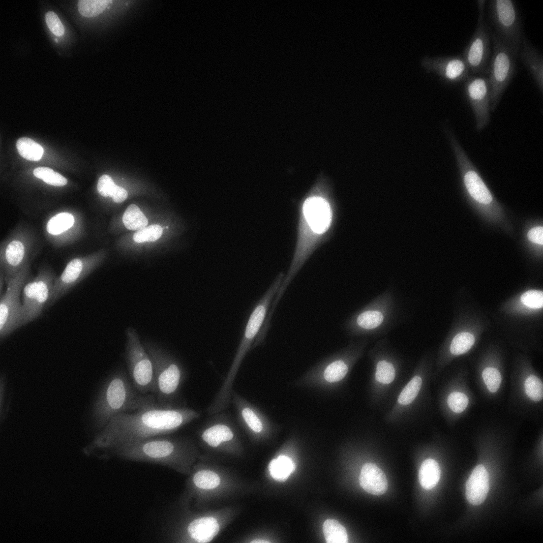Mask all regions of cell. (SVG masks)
<instances>
[{
    "label": "cell",
    "instance_id": "obj_1",
    "mask_svg": "<svg viewBox=\"0 0 543 543\" xmlns=\"http://www.w3.org/2000/svg\"><path fill=\"white\" fill-rule=\"evenodd\" d=\"M200 413L185 407L164 408L156 400L133 411L113 417L93 444L111 456L142 440L171 433L198 419Z\"/></svg>",
    "mask_w": 543,
    "mask_h": 543
},
{
    "label": "cell",
    "instance_id": "obj_2",
    "mask_svg": "<svg viewBox=\"0 0 543 543\" xmlns=\"http://www.w3.org/2000/svg\"><path fill=\"white\" fill-rule=\"evenodd\" d=\"M337 207L323 196L312 194L299 207L296 249L284 280L291 283L314 250L332 233Z\"/></svg>",
    "mask_w": 543,
    "mask_h": 543
},
{
    "label": "cell",
    "instance_id": "obj_3",
    "mask_svg": "<svg viewBox=\"0 0 543 543\" xmlns=\"http://www.w3.org/2000/svg\"><path fill=\"white\" fill-rule=\"evenodd\" d=\"M284 276L282 272L278 274L252 312L233 362L215 395L216 399L219 402L228 403L231 401L232 387L238 370L267 318L269 308L282 284Z\"/></svg>",
    "mask_w": 543,
    "mask_h": 543
},
{
    "label": "cell",
    "instance_id": "obj_4",
    "mask_svg": "<svg viewBox=\"0 0 543 543\" xmlns=\"http://www.w3.org/2000/svg\"><path fill=\"white\" fill-rule=\"evenodd\" d=\"M104 391L96 408L100 424L121 413L137 410L156 400L153 394L140 393L123 370L112 377Z\"/></svg>",
    "mask_w": 543,
    "mask_h": 543
},
{
    "label": "cell",
    "instance_id": "obj_5",
    "mask_svg": "<svg viewBox=\"0 0 543 543\" xmlns=\"http://www.w3.org/2000/svg\"><path fill=\"white\" fill-rule=\"evenodd\" d=\"M192 449L186 442L166 436L151 437L118 452L115 456L122 460L148 462L175 467Z\"/></svg>",
    "mask_w": 543,
    "mask_h": 543
},
{
    "label": "cell",
    "instance_id": "obj_6",
    "mask_svg": "<svg viewBox=\"0 0 543 543\" xmlns=\"http://www.w3.org/2000/svg\"><path fill=\"white\" fill-rule=\"evenodd\" d=\"M144 346L153 366L157 385L155 395L157 403L164 408L177 407L175 402L185 376L182 365L158 345L146 342Z\"/></svg>",
    "mask_w": 543,
    "mask_h": 543
},
{
    "label": "cell",
    "instance_id": "obj_7",
    "mask_svg": "<svg viewBox=\"0 0 543 543\" xmlns=\"http://www.w3.org/2000/svg\"><path fill=\"white\" fill-rule=\"evenodd\" d=\"M486 3L491 31L518 58L524 34L515 1L489 0Z\"/></svg>",
    "mask_w": 543,
    "mask_h": 543
},
{
    "label": "cell",
    "instance_id": "obj_8",
    "mask_svg": "<svg viewBox=\"0 0 543 543\" xmlns=\"http://www.w3.org/2000/svg\"><path fill=\"white\" fill-rule=\"evenodd\" d=\"M125 335L124 357L133 384L142 394L155 395L157 385L151 358L134 328L128 327Z\"/></svg>",
    "mask_w": 543,
    "mask_h": 543
},
{
    "label": "cell",
    "instance_id": "obj_9",
    "mask_svg": "<svg viewBox=\"0 0 543 543\" xmlns=\"http://www.w3.org/2000/svg\"><path fill=\"white\" fill-rule=\"evenodd\" d=\"M492 53L487 77L490 94V109L494 111L516 71V60L511 51L491 31Z\"/></svg>",
    "mask_w": 543,
    "mask_h": 543
},
{
    "label": "cell",
    "instance_id": "obj_10",
    "mask_svg": "<svg viewBox=\"0 0 543 543\" xmlns=\"http://www.w3.org/2000/svg\"><path fill=\"white\" fill-rule=\"evenodd\" d=\"M30 263L14 276L5 280L6 289L0 295V336L4 338L24 325L20 295L30 274Z\"/></svg>",
    "mask_w": 543,
    "mask_h": 543
},
{
    "label": "cell",
    "instance_id": "obj_11",
    "mask_svg": "<svg viewBox=\"0 0 543 543\" xmlns=\"http://www.w3.org/2000/svg\"><path fill=\"white\" fill-rule=\"evenodd\" d=\"M34 238L24 227L14 229L0 245V272L5 280L15 275L30 263Z\"/></svg>",
    "mask_w": 543,
    "mask_h": 543
},
{
    "label": "cell",
    "instance_id": "obj_12",
    "mask_svg": "<svg viewBox=\"0 0 543 543\" xmlns=\"http://www.w3.org/2000/svg\"><path fill=\"white\" fill-rule=\"evenodd\" d=\"M491 45L490 26L485 20L484 14H479L475 31L462 54L470 74L487 76Z\"/></svg>",
    "mask_w": 543,
    "mask_h": 543
},
{
    "label": "cell",
    "instance_id": "obj_13",
    "mask_svg": "<svg viewBox=\"0 0 543 543\" xmlns=\"http://www.w3.org/2000/svg\"><path fill=\"white\" fill-rule=\"evenodd\" d=\"M464 82V90L475 117L476 129L481 131L490 121V94L487 76L470 74Z\"/></svg>",
    "mask_w": 543,
    "mask_h": 543
},
{
    "label": "cell",
    "instance_id": "obj_14",
    "mask_svg": "<svg viewBox=\"0 0 543 543\" xmlns=\"http://www.w3.org/2000/svg\"><path fill=\"white\" fill-rule=\"evenodd\" d=\"M81 215L72 210H63L51 216L45 225L48 239L56 247L74 241L81 236Z\"/></svg>",
    "mask_w": 543,
    "mask_h": 543
},
{
    "label": "cell",
    "instance_id": "obj_15",
    "mask_svg": "<svg viewBox=\"0 0 543 543\" xmlns=\"http://www.w3.org/2000/svg\"><path fill=\"white\" fill-rule=\"evenodd\" d=\"M97 256H79L70 260L54 283L50 304L53 303L80 282L96 266Z\"/></svg>",
    "mask_w": 543,
    "mask_h": 543
},
{
    "label": "cell",
    "instance_id": "obj_16",
    "mask_svg": "<svg viewBox=\"0 0 543 543\" xmlns=\"http://www.w3.org/2000/svg\"><path fill=\"white\" fill-rule=\"evenodd\" d=\"M212 416L210 423L201 433L202 440L214 448L233 441L235 433L229 416L221 413Z\"/></svg>",
    "mask_w": 543,
    "mask_h": 543
},
{
    "label": "cell",
    "instance_id": "obj_17",
    "mask_svg": "<svg viewBox=\"0 0 543 543\" xmlns=\"http://www.w3.org/2000/svg\"><path fill=\"white\" fill-rule=\"evenodd\" d=\"M56 277L54 272L47 266L41 268L34 277L35 302L31 321L40 316L45 307L50 304Z\"/></svg>",
    "mask_w": 543,
    "mask_h": 543
},
{
    "label": "cell",
    "instance_id": "obj_18",
    "mask_svg": "<svg viewBox=\"0 0 543 543\" xmlns=\"http://www.w3.org/2000/svg\"><path fill=\"white\" fill-rule=\"evenodd\" d=\"M528 69L541 94L543 91V58L542 53L524 35L518 55Z\"/></svg>",
    "mask_w": 543,
    "mask_h": 543
},
{
    "label": "cell",
    "instance_id": "obj_19",
    "mask_svg": "<svg viewBox=\"0 0 543 543\" xmlns=\"http://www.w3.org/2000/svg\"><path fill=\"white\" fill-rule=\"evenodd\" d=\"M489 490V477L487 471L482 465L476 466L466 484V496L472 504L478 505L485 499Z\"/></svg>",
    "mask_w": 543,
    "mask_h": 543
},
{
    "label": "cell",
    "instance_id": "obj_20",
    "mask_svg": "<svg viewBox=\"0 0 543 543\" xmlns=\"http://www.w3.org/2000/svg\"><path fill=\"white\" fill-rule=\"evenodd\" d=\"M359 482L364 490L373 495H382L388 488V482L385 474L373 463H366L363 465L359 477Z\"/></svg>",
    "mask_w": 543,
    "mask_h": 543
},
{
    "label": "cell",
    "instance_id": "obj_21",
    "mask_svg": "<svg viewBox=\"0 0 543 543\" xmlns=\"http://www.w3.org/2000/svg\"><path fill=\"white\" fill-rule=\"evenodd\" d=\"M433 68L453 82H465L470 74L468 66L462 55L434 61Z\"/></svg>",
    "mask_w": 543,
    "mask_h": 543
},
{
    "label": "cell",
    "instance_id": "obj_22",
    "mask_svg": "<svg viewBox=\"0 0 543 543\" xmlns=\"http://www.w3.org/2000/svg\"><path fill=\"white\" fill-rule=\"evenodd\" d=\"M384 320L383 313L378 310L365 309L355 315L346 324L347 330L356 334L374 330Z\"/></svg>",
    "mask_w": 543,
    "mask_h": 543
},
{
    "label": "cell",
    "instance_id": "obj_23",
    "mask_svg": "<svg viewBox=\"0 0 543 543\" xmlns=\"http://www.w3.org/2000/svg\"><path fill=\"white\" fill-rule=\"evenodd\" d=\"M219 529L218 523L212 517H204L192 521L188 525L189 536L199 543L211 542L217 534Z\"/></svg>",
    "mask_w": 543,
    "mask_h": 543
},
{
    "label": "cell",
    "instance_id": "obj_24",
    "mask_svg": "<svg viewBox=\"0 0 543 543\" xmlns=\"http://www.w3.org/2000/svg\"><path fill=\"white\" fill-rule=\"evenodd\" d=\"M440 475L438 463L433 459H426L422 463L419 470V482L424 489H432L438 483Z\"/></svg>",
    "mask_w": 543,
    "mask_h": 543
},
{
    "label": "cell",
    "instance_id": "obj_25",
    "mask_svg": "<svg viewBox=\"0 0 543 543\" xmlns=\"http://www.w3.org/2000/svg\"><path fill=\"white\" fill-rule=\"evenodd\" d=\"M295 465L291 458L280 455L269 464L270 475L276 481L284 482L295 471Z\"/></svg>",
    "mask_w": 543,
    "mask_h": 543
},
{
    "label": "cell",
    "instance_id": "obj_26",
    "mask_svg": "<svg viewBox=\"0 0 543 543\" xmlns=\"http://www.w3.org/2000/svg\"><path fill=\"white\" fill-rule=\"evenodd\" d=\"M323 530L327 543H346L348 536L345 527L335 519H328L323 524Z\"/></svg>",
    "mask_w": 543,
    "mask_h": 543
},
{
    "label": "cell",
    "instance_id": "obj_27",
    "mask_svg": "<svg viewBox=\"0 0 543 543\" xmlns=\"http://www.w3.org/2000/svg\"><path fill=\"white\" fill-rule=\"evenodd\" d=\"M122 221L126 228L131 230H139L148 225V220L138 207L129 205L124 211Z\"/></svg>",
    "mask_w": 543,
    "mask_h": 543
},
{
    "label": "cell",
    "instance_id": "obj_28",
    "mask_svg": "<svg viewBox=\"0 0 543 543\" xmlns=\"http://www.w3.org/2000/svg\"><path fill=\"white\" fill-rule=\"evenodd\" d=\"M16 147L19 154L29 160H39L44 152L43 148L39 144L29 138L18 139Z\"/></svg>",
    "mask_w": 543,
    "mask_h": 543
},
{
    "label": "cell",
    "instance_id": "obj_29",
    "mask_svg": "<svg viewBox=\"0 0 543 543\" xmlns=\"http://www.w3.org/2000/svg\"><path fill=\"white\" fill-rule=\"evenodd\" d=\"M36 283L34 277L28 280L23 288L22 305L24 325L31 322V315L35 302Z\"/></svg>",
    "mask_w": 543,
    "mask_h": 543
},
{
    "label": "cell",
    "instance_id": "obj_30",
    "mask_svg": "<svg viewBox=\"0 0 543 543\" xmlns=\"http://www.w3.org/2000/svg\"><path fill=\"white\" fill-rule=\"evenodd\" d=\"M348 366L346 362L341 358L333 359L325 367L324 377L325 380L330 383L338 382L342 379L347 374Z\"/></svg>",
    "mask_w": 543,
    "mask_h": 543
},
{
    "label": "cell",
    "instance_id": "obj_31",
    "mask_svg": "<svg viewBox=\"0 0 543 543\" xmlns=\"http://www.w3.org/2000/svg\"><path fill=\"white\" fill-rule=\"evenodd\" d=\"M112 2L110 0H79L78 2V10L84 17H95L102 12Z\"/></svg>",
    "mask_w": 543,
    "mask_h": 543
},
{
    "label": "cell",
    "instance_id": "obj_32",
    "mask_svg": "<svg viewBox=\"0 0 543 543\" xmlns=\"http://www.w3.org/2000/svg\"><path fill=\"white\" fill-rule=\"evenodd\" d=\"M194 485L203 489H211L217 487L220 483V478L215 473L209 470H200L194 474L192 478Z\"/></svg>",
    "mask_w": 543,
    "mask_h": 543
},
{
    "label": "cell",
    "instance_id": "obj_33",
    "mask_svg": "<svg viewBox=\"0 0 543 543\" xmlns=\"http://www.w3.org/2000/svg\"><path fill=\"white\" fill-rule=\"evenodd\" d=\"M34 176L50 185L63 186L67 183V180L60 174L48 167H38L33 171Z\"/></svg>",
    "mask_w": 543,
    "mask_h": 543
},
{
    "label": "cell",
    "instance_id": "obj_34",
    "mask_svg": "<svg viewBox=\"0 0 543 543\" xmlns=\"http://www.w3.org/2000/svg\"><path fill=\"white\" fill-rule=\"evenodd\" d=\"M475 342L474 335L468 332H462L453 338L450 346V351L454 355H459L467 352Z\"/></svg>",
    "mask_w": 543,
    "mask_h": 543
},
{
    "label": "cell",
    "instance_id": "obj_35",
    "mask_svg": "<svg viewBox=\"0 0 543 543\" xmlns=\"http://www.w3.org/2000/svg\"><path fill=\"white\" fill-rule=\"evenodd\" d=\"M422 384V378L419 376H414L401 392L398 398V403L403 405L412 403L418 395Z\"/></svg>",
    "mask_w": 543,
    "mask_h": 543
},
{
    "label": "cell",
    "instance_id": "obj_36",
    "mask_svg": "<svg viewBox=\"0 0 543 543\" xmlns=\"http://www.w3.org/2000/svg\"><path fill=\"white\" fill-rule=\"evenodd\" d=\"M524 389L528 397L534 401L542 400L543 385L542 381L536 376L531 375L525 381Z\"/></svg>",
    "mask_w": 543,
    "mask_h": 543
},
{
    "label": "cell",
    "instance_id": "obj_37",
    "mask_svg": "<svg viewBox=\"0 0 543 543\" xmlns=\"http://www.w3.org/2000/svg\"><path fill=\"white\" fill-rule=\"evenodd\" d=\"M162 233V228L158 225H151L145 227L136 232L133 237L137 243L146 241H154L158 240Z\"/></svg>",
    "mask_w": 543,
    "mask_h": 543
},
{
    "label": "cell",
    "instance_id": "obj_38",
    "mask_svg": "<svg viewBox=\"0 0 543 543\" xmlns=\"http://www.w3.org/2000/svg\"><path fill=\"white\" fill-rule=\"evenodd\" d=\"M375 378L381 383H392L395 378V369L393 365L385 360L379 361L376 365Z\"/></svg>",
    "mask_w": 543,
    "mask_h": 543
},
{
    "label": "cell",
    "instance_id": "obj_39",
    "mask_svg": "<svg viewBox=\"0 0 543 543\" xmlns=\"http://www.w3.org/2000/svg\"><path fill=\"white\" fill-rule=\"evenodd\" d=\"M482 378L489 392L494 393L500 388L502 381L500 372L493 367H486L482 372Z\"/></svg>",
    "mask_w": 543,
    "mask_h": 543
},
{
    "label": "cell",
    "instance_id": "obj_40",
    "mask_svg": "<svg viewBox=\"0 0 543 543\" xmlns=\"http://www.w3.org/2000/svg\"><path fill=\"white\" fill-rule=\"evenodd\" d=\"M468 402V398L466 395L458 392L451 393L447 399L449 408L456 413H460L464 411L467 408Z\"/></svg>",
    "mask_w": 543,
    "mask_h": 543
},
{
    "label": "cell",
    "instance_id": "obj_41",
    "mask_svg": "<svg viewBox=\"0 0 543 543\" xmlns=\"http://www.w3.org/2000/svg\"><path fill=\"white\" fill-rule=\"evenodd\" d=\"M520 299L524 304L530 308H540L543 305V293L541 291H526L522 295Z\"/></svg>",
    "mask_w": 543,
    "mask_h": 543
},
{
    "label": "cell",
    "instance_id": "obj_42",
    "mask_svg": "<svg viewBox=\"0 0 543 543\" xmlns=\"http://www.w3.org/2000/svg\"><path fill=\"white\" fill-rule=\"evenodd\" d=\"M45 21L51 31L57 36H62L64 31L63 25L57 15L48 11L45 15Z\"/></svg>",
    "mask_w": 543,
    "mask_h": 543
},
{
    "label": "cell",
    "instance_id": "obj_43",
    "mask_svg": "<svg viewBox=\"0 0 543 543\" xmlns=\"http://www.w3.org/2000/svg\"><path fill=\"white\" fill-rule=\"evenodd\" d=\"M112 179L107 175H103L98 180L97 189L103 197H110L115 186Z\"/></svg>",
    "mask_w": 543,
    "mask_h": 543
},
{
    "label": "cell",
    "instance_id": "obj_44",
    "mask_svg": "<svg viewBox=\"0 0 543 543\" xmlns=\"http://www.w3.org/2000/svg\"><path fill=\"white\" fill-rule=\"evenodd\" d=\"M528 238L531 241L543 245V228L540 226L533 228L528 233Z\"/></svg>",
    "mask_w": 543,
    "mask_h": 543
},
{
    "label": "cell",
    "instance_id": "obj_45",
    "mask_svg": "<svg viewBox=\"0 0 543 543\" xmlns=\"http://www.w3.org/2000/svg\"><path fill=\"white\" fill-rule=\"evenodd\" d=\"M127 192L125 189L116 184L111 194V197L114 202L116 203H121L124 201L127 197Z\"/></svg>",
    "mask_w": 543,
    "mask_h": 543
},
{
    "label": "cell",
    "instance_id": "obj_46",
    "mask_svg": "<svg viewBox=\"0 0 543 543\" xmlns=\"http://www.w3.org/2000/svg\"><path fill=\"white\" fill-rule=\"evenodd\" d=\"M486 0H478L476 1L477 5L478 8L479 14H484V8L485 7L486 3Z\"/></svg>",
    "mask_w": 543,
    "mask_h": 543
},
{
    "label": "cell",
    "instance_id": "obj_47",
    "mask_svg": "<svg viewBox=\"0 0 543 543\" xmlns=\"http://www.w3.org/2000/svg\"><path fill=\"white\" fill-rule=\"evenodd\" d=\"M251 543H269V542H268L267 541H264V540H254V541H251Z\"/></svg>",
    "mask_w": 543,
    "mask_h": 543
},
{
    "label": "cell",
    "instance_id": "obj_48",
    "mask_svg": "<svg viewBox=\"0 0 543 543\" xmlns=\"http://www.w3.org/2000/svg\"><path fill=\"white\" fill-rule=\"evenodd\" d=\"M55 41L56 42H58V40H57V39L56 38H55Z\"/></svg>",
    "mask_w": 543,
    "mask_h": 543
}]
</instances>
